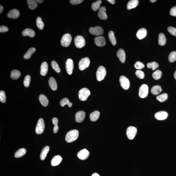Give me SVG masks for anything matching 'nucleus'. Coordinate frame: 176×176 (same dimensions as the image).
Listing matches in <instances>:
<instances>
[{
    "mask_svg": "<svg viewBox=\"0 0 176 176\" xmlns=\"http://www.w3.org/2000/svg\"><path fill=\"white\" fill-rule=\"evenodd\" d=\"M62 158L60 155L55 156L52 160L51 164L52 165L55 166L59 165L62 161Z\"/></svg>",
    "mask_w": 176,
    "mask_h": 176,
    "instance_id": "nucleus-19",
    "label": "nucleus"
},
{
    "mask_svg": "<svg viewBox=\"0 0 176 176\" xmlns=\"http://www.w3.org/2000/svg\"><path fill=\"white\" fill-rule=\"evenodd\" d=\"M9 31V29L7 27L5 26H2L0 27V32L1 33H4L7 32Z\"/></svg>",
    "mask_w": 176,
    "mask_h": 176,
    "instance_id": "nucleus-51",
    "label": "nucleus"
},
{
    "mask_svg": "<svg viewBox=\"0 0 176 176\" xmlns=\"http://www.w3.org/2000/svg\"><path fill=\"white\" fill-rule=\"evenodd\" d=\"M20 13L19 11L16 9L11 10L7 14L8 17L13 19H16L19 17Z\"/></svg>",
    "mask_w": 176,
    "mask_h": 176,
    "instance_id": "nucleus-17",
    "label": "nucleus"
},
{
    "mask_svg": "<svg viewBox=\"0 0 176 176\" xmlns=\"http://www.w3.org/2000/svg\"><path fill=\"white\" fill-rule=\"evenodd\" d=\"M119 82L121 87L124 89L128 90L130 87L129 80L124 76H121L119 78Z\"/></svg>",
    "mask_w": 176,
    "mask_h": 176,
    "instance_id": "nucleus-11",
    "label": "nucleus"
},
{
    "mask_svg": "<svg viewBox=\"0 0 176 176\" xmlns=\"http://www.w3.org/2000/svg\"><path fill=\"white\" fill-rule=\"evenodd\" d=\"M21 75L20 72L18 70L14 69L11 71V77L13 80H16L19 78Z\"/></svg>",
    "mask_w": 176,
    "mask_h": 176,
    "instance_id": "nucleus-31",
    "label": "nucleus"
},
{
    "mask_svg": "<svg viewBox=\"0 0 176 176\" xmlns=\"http://www.w3.org/2000/svg\"><path fill=\"white\" fill-rule=\"evenodd\" d=\"M137 129L133 126L129 127L126 131V134L129 139L133 140L137 133Z\"/></svg>",
    "mask_w": 176,
    "mask_h": 176,
    "instance_id": "nucleus-8",
    "label": "nucleus"
},
{
    "mask_svg": "<svg viewBox=\"0 0 176 176\" xmlns=\"http://www.w3.org/2000/svg\"><path fill=\"white\" fill-rule=\"evenodd\" d=\"M35 1L37 3H39V4L42 3L43 2V0H35Z\"/></svg>",
    "mask_w": 176,
    "mask_h": 176,
    "instance_id": "nucleus-53",
    "label": "nucleus"
},
{
    "mask_svg": "<svg viewBox=\"0 0 176 176\" xmlns=\"http://www.w3.org/2000/svg\"><path fill=\"white\" fill-rule=\"evenodd\" d=\"M49 147L48 146H46L44 147L42 149L40 155V159L41 160H44L46 158L47 154L48 153L49 151Z\"/></svg>",
    "mask_w": 176,
    "mask_h": 176,
    "instance_id": "nucleus-26",
    "label": "nucleus"
},
{
    "mask_svg": "<svg viewBox=\"0 0 176 176\" xmlns=\"http://www.w3.org/2000/svg\"><path fill=\"white\" fill-rule=\"evenodd\" d=\"M48 66L47 63L46 62L42 63L41 66L40 73L42 76H45L48 72Z\"/></svg>",
    "mask_w": 176,
    "mask_h": 176,
    "instance_id": "nucleus-21",
    "label": "nucleus"
},
{
    "mask_svg": "<svg viewBox=\"0 0 176 176\" xmlns=\"http://www.w3.org/2000/svg\"><path fill=\"white\" fill-rule=\"evenodd\" d=\"M135 74L137 77H138L140 79H143L144 78V72L142 70H137L135 72Z\"/></svg>",
    "mask_w": 176,
    "mask_h": 176,
    "instance_id": "nucleus-47",
    "label": "nucleus"
},
{
    "mask_svg": "<svg viewBox=\"0 0 176 176\" xmlns=\"http://www.w3.org/2000/svg\"><path fill=\"white\" fill-rule=\"evenodd\" d=\"M92 176H100L97 173H94L92 174Z\"/></svg>",
    "mask_w": 176,
    "mask_h": 176,
    "instance_id": "nucleus-56",
    "label": "nucleus"
},
{
    "mask_svg": "<svg viewBox=\"0 0 176 176\" xmlns=\"http://www.w3.org/2000/svg\"><path fill=\"white\" fill-rule=\"evenodd\" d=\"M90 64V59L87 57L81 59L78 64L80 70H85V69H87L89 66Z\"/></svg>",
    "mask_w": 176,
    "mask_h": 176,
    "instance_id": "nucleus-6",
    "label": "nucleus"
},
{
    "mask_svg": "<svg viewBox=\"0 0 176 176\" xmlns=\"http://www.w3.org/2000/svg\"><path fill=\"white\" fill-rule=\"evenodd\" d=\"M148 93V87L147 85L146 84L142 85L139 89V96L141 98H145L147 96Z\"/></svg>",
    "mask_w": 176,
    "mask_h": 176,
    "instance_id": "nucleus-10",
    "label": "nucleus"
},
{
    "mask_svg": "<svg viewBox=\"0 0 176 176\" xmlns=\"http://www.w3.org/2000/svg\"><path fill=\"white\" fill-rule=\"evenodd\" d=\"M89 32L93 35L99 36L104 33V31L102 28L99 26L95 27H90L89 29Z\"/></svg>",
    "mask_w": 176,
    "mask_h": 176,
    "instance_id": "nucleus-9",
    "label": "nucleus"
},
{
    "mask_svg": "<svg viewBox=\"0 0 176 176\" xmlns=\"http://www.w3.org/2000/svg\"><path fill=\"white\" fill-rule=\"evenodd\" d=\"M100 115V112L97 111H95L90 114L89 117L91 121L95 122L97 121L99 118Z\"/></svg>",
    "mask_w": 176,
    "mask_h": 176,
    "instance_id": "nucleus-28",
    "label": "nucleus"
},
{
    "mask_svg": "<svg viewBox=\"0 0 176 176\" xmlns=\"http://www.w3.org/2000/svg\"><path fill=\"white\" fill-rule=\"evenodd\" d=\"M168 31L170 34L176 36V28L172 27H169L168 28Z\"/></svg>",
    "mask_w": 176,
    "mask_h": 176,
    "instance_id": "nucleus-49",
    "label": "nucleus"
},
{
    "mask_svg": "<svg viewBox=\"0 0 176 176\" xmlns=\"http://www.w3.org/2000/svg\"><path fill=\"white\" fill-rule=\"evenodd\" d=\"M98 16L100 19H107V16L106 13V8L105 7L103 6L100 8L98 13Z\"/></svg>",
    "mask_w": 176,
    "mask_h": 176,
    "instance_id": "nucleus-18",
    "label": "nucleus"
},
{
    "mask_svg": "<svg viewBox=\"0 0 176 176\" xmlns=\"http://www.w3.org/2000/svg\"><path fill=\"white\" fill-rule=\"evenodd\" d=\"M162 91L161 86L159 85L154 86L151 89V92L154 95H157Z\"/></svg>",
    "mask_w": 176,
    "mask_h": 176,
    "instance_id": "nucleus-30",
    "label": "nucleus"
},
{
    "mask_svg": "<svg viewBox=\"0 0 176 176\" xmlns=\"http://www.w3.org/2000/svg\"><path fill=\"white\" fill-rule=\"evenodd\" d=\"M170 14L172 16L176 17V6L171 8L170 11Z\"/></svg>",
    "mask_w": 176,
    "mask_h": 176,
    "instance_id": "nucleus-50",
    "label": "nucleus"
},
{
    "mask_svg": "<svg viewBox=\"0 0 176 176\" xmlns=\"http://www.w3.org/2000/svg\"><path fill=\"white\" fill-rule=\"evenodd\" d=\"M60 105L62 107H64L65 105H67L69 107H71L72 106V103L69 101V99L67 98H64L62 99L60 101Z\"/></svg>",
    "mask_w": 176,
    "mask_h": 176,
    "instance_id": "nucleus-36",
    "label": "nucleus"
},
{
    "mask_svg": "<svg viewBox=\"0 0 176 176\" xmlns=\"http://www.w3.org/2000/svg\"><path fill=\"white\" fill-rule=\"evenodd\" d=\"M147 34L146 30L144 28L139 29L136 33V36L139 40L144 38L146 36Z\"/></svg>",
    "mask_w": 176,
    "mask_h": 176,
    "instance_id": "nucleus-22",
    "label": "nucleus"
},
{
    "mask_svg": "<svg viewBox=\"0 0 176 176\" xmlns=\"http://www.w3.org/2000/svg\"><path fill=\"white\" fill-rule=\"evenodd\" d=\"M161 76H162V72L159 70H156L152 74V77L155 80H158L160 79Z\"/></svg>",
    "mask_w": 176,
    "mask_h": 176,
    "instance_id": "nucleus-41",
    "label": "nucleus"
},
{
    "mask_svg": "<svg viewBox=\"0 0 176 176\" xmlns=\"http://www.w3.org/2000/svg\"><path fill=\"white\" fill-rule=\"evenodd\" d=\"M168 114L167 112L164 111H161L158 112L155 115V117L157 119L159 120H162L166 119L167 117Z\"/></svg>",
    "mask_w": 176,
    "mask_h": 176,
    "instance_id": "nucleus-16",
    "label": "nucleus"
},
{
    "mask_svg": "<svg viewBox=\"0 0 176 176\" xmlns=\"http://www.w3.org/2000/svg\"><path fill=\"white\" fill-rule=\"evenodd\" d=\"M79 133L77 130L69 131L66 136V141L68 143H72L77 140L79 136Z\"/></svg>",
    "mask_w": 176,
    "mask_h": 176,
    "instance_id": "nucleus-1",
    "label": "nucleus"
},
{
    "mask_svg": "<svg viewBox=\"0 0 176 176\" xmlns=\"http://www.w3.org/2000/svg\"><path fill=\"white\" fill-rule=\"evenodd\" d=\"M83 0H70V3L72 5H77L82 3Z\"/></svg>",
    "mask_w": 176,
    "mask_h": 176,
    "instance_id": "nucleus-52",
    "label": "nucleus"
},
{
    "mask_svg": "<svg viewBox=\"0 0 176 176\" xmlns=\"http://www.w3.org/2000/svg\"><path fill=\"white\" fill-rule=\"evenodd\" d=\"M22 34L24 36H28L30 37L33 38L35 36V32L32 29H26L22 32Z\"/></svg>",
    "mask_w": 176,
    "mask_h": 176,
    "instance_id": "nucleus-24",
    "label": "nucleus"
},
{
    "mask_svg": "<svg viewBox=\"0 0 176 176\" xmlns=\"http://www.w3.org/2000/svg\"><path fill=\"white\" fill-rule=\"evenodd\" d=\"M72 37L69 34L67 33L64 35L62 38L61 44L64 47H68L71 43Z\"/></svg>",
    "mask_w": 176,
    "mask_h": 176,
    "instance_id": "nucleus-5",
    "label": "nucleus"
},
{
    "mask_svg": "<svg viewBox=\"0 0 176 176\" xmlns=\"http://www.w3.org/2000/svg\"><path fill=\"white\" fill-rule=\"evenodd\" d=\"M134 67L136 69H143L144 67V65L140 61H137L134 64Z\"/></svg>",
    "mask_w": 176,
    "mask_h": 176,
    "instance_id": "nucleus-48",
    "label": "nucleus"
},
{
    "mask_svg": "<svg viewBox=\"0 0 176 176\" xmlns=\"http://www.w3.org/2000/svg\"><path fill=\"white\" fill-rule=\"evenodd\" d=\"M168 95L166 93H164L157 96L156 99L161 102H163L167 99Z\"/></svg>",
    "mask_w": 176,
    "mask_h": 176,
    "instance_id": "nucleus-40",
    "label": "nucleus"
},
{
    "mask_svg": "<svg viewBox=\"0 0 176 176\" xmlns=\"http://www.w3.org/2000/svg\"><path fill=\"white\" fill-rule=\"evenodd\" d=\"M102 3V1L98 0L93 3L91 5V8L93 11H96L99 10L100 7V4Z\"/></svg>",
    "mask_w": 176,
    "mask_h": 176,
    "instance_id": "nucleus-37",
    "label": "nucleus"
},
{
    "mask_svg": "<svg viewBox=\"0 0 176 176\" xmlns=\"http://www.w3.org/2000/svg\"><path fill=\"white\" fill-rule=\"evenodd\" d=\"M90 92L89 89L87 88H82L79 91L78 93V96L80 100L82 101L87 100L90 95Z\"/></svg>",
    "mask_w": 176,
    "mask_h": 176,
    "instance_id": "nucleus-3",
    "label": "nucleus"
},
{
    "mask_svg": "<svg viewBox=\"0 0 176 176\" xmlns=\"http://www.w3.org/2000/svg\"><path fill=\"white\" fill-rule=\"evenodd\" d=\"M29 8L31 10H34L38 7V4L35 1L33 0H28L27 1Z\"/></svg>",
    "mask_w": 176,
    "mask_h": 176,
    "instance_id": "nucleus-35",
    "label": "nucleus"
},
{
    "mask_svg": "<svg viewBox=\"0 0 176 176\" xmlns=\"http://www.w3.org/2000/svg\"><path fill=\"white\" fill-rule=\"evenodd\" d=\"M44 121L42 118L39 119L36 127V133L38 134H42L44 131Z\"/></svg>",
    "mask_w": 176,
    "mask_h": 176,
    "instance_id": "nucleus-7",
    "label": "nucleus"
},
{
    "mask_svg": "<svg viewBox=\"0 0 176 176\" xmlns=\"http://www.w3.org/2000/svg\"><path fill=\"white\" fill-rule=\"evenodd\" d=\"M3 7L2 5H0V13H1L3 12Z\"/></svg>",
    "mask_w": 176,
    "mask_h": 176,
    "instance_id": "nucleus-55",
    "label": "nucleus"
},
{
    "mask_svg": "<svg viewBox=\"0 0 176 176\" xmlns=\"http://www.w3.org/2000/svg\"><path fill=\"white\" fill-rule=\"evenodd\" d=\"M139 1L138 0H131L128 3L127 9L128 10H131L134 8L138 5Z\"/></svg>",
    "mask_w": 176,
    "mask_h": 176,
    "instance_id": "nucleus-27",
    "label": "nucleus"
},
{
    "mask_svg": "<svg viewBox=\"0 0 176 176\" xmlns=\"http://www.w3.org/2000/svg\"><path fill=\"white\" fill-rule=\"evenodd\" d=\"M159 66L158 64L156 62L149 63L147 65V67L148 68H152V70H154Z\"/></svg>",
    "mask_w": 176,
    "mask_h": 176,
    "instance_id": "nucleus-42",
    "label": "nucleus"
},
{
    "mask_svg": "<svg viewBox=\"0 0 176 176\" xmlns=\"http://www.w3.org/2000/svg\"><path fill=\"white\" fill-rule=\"evenodd\" d=\"M52 122L54 127L53 128L54 133H56L58 132L59 130V127L58 125V123L59 122L58 119L57 118L54 117L52 119Z\"/></svg>",
    "mask_w": 176,
    "mask_h": 176,
    "instance_id": "nucleus-38",
    "label": "nucleus"
},
{
    "mask_svg": "<svg viewBox=\"0 0 176 176\" xmlns=\"http://www.w3.org/2000/svg\"><path fill=\"white\" fill-rule=\"evenodd\" d=\"M51 65L53 69L57 72L59 73L60 71V69L59 68V65L56 62L53 61L52 62Z\"/></svg>",
    "mask_w": 176,
    "mask_h": 176,
    "instance_id": "nucleus-44",
    "label": "nucleus"
},
{
    "mask_svg": "<svg viewBox=\"0 0 176 176\" xmlns=\"http://www.w3.org/2000/svg\"><path fill=\"white\" fill-rule=\"evenodd\" d=\"M86 116V113L83 111H80L76 113L75 118L76 122L81 123L84 120Z\"/></svg>",
    "mask_w": 176,
    "mask_h": 176,
    "instance_id": "nucleus-15",
    "label": "nucleus"
},
{
    "mask_svg": "<svg viewBox=\"0 0 176 176\" xmlns=\"http://www.w3.org/2000/svg\"><path fill=\"white\" fill-rule=\"evenodd\" d=\"M108 36L110 41L111 42L112 44L113 45H116V39H115L114 32L112 31H110L108 33Z\"/></svg>",
    "mask_w": 176,
    "mask_h": 176,
    "instance_id": "nucleus-34",
    "label": "nucleus"
},
{
    "mask_svg": "<svg viewBox=\"0 0 176 176\" xmlns=\"http://www.w3.org/2000/svg\"><path fill=\"white\" fill-rule=\"evenodd\" d=\"M174 77L175 79L176 80V70L174 74Z\"/></svg>",
    "mask_w": 176,
    "mask_h": 176,
    "instance_id": "nucleus-57",
    "label": "nucleus"
},
{
    "mask_svg": "<svg viewBox=\"0 0 176 176\" xmlns=\"http://www.w3.org/2000/svg\"><path fill=\"white\" fill-rule=\"evenodd\" d=\"M6 97L5 92L3 90L0 91V101L1 102L4 103L6 102Z\"/></svg>",
    "mask_w": 176,
    "mask_h": 176,
    "instance_id": "nucleus-46",
    "label": "nucleus"
},
{
    "mask_svg": "<svg viewBox=\"0 0 176 176\" xmlns=\"http://www.w3.org/2000/svg\"><path fill=\"white\" fill-rule=\"evenodd\" d=\"M31 81V77L29 75H27L26 76L23 81V85L24 87H28L30 85V82Z\"/></svg>",
    "mask_w": 176,
    "mask_h": 176,
    "instance_id": "nucleus-43",
    "label": "nucleus"
},
{
    "mask_svg": "<svg viewBox=\"0 0 176 176\" xmlns=\"http://www.w3.org/2000/svg\"><path fill=\"white\" fill-rule=\"evenodd\" d=\"M36 25L39 30H43L44 27V23L42 22V19L40 17H38L36 19Z\"/></svg>",
    "mask_w": 176,
    "mask_h": 176,
    "instance_id": "nucleus-39",
    "label": "nucleus"
},
{
    "mask_svg": "<svg viewBox=\"0 0 176 176\" xmlns=\"http://www.w3.org/2000/svg\"><path fill=\"white\" fill-rule=\"evenodd\" d=\"M166 37L163 33L160 34L159 36L158 42L160 45L164 46L165 45L166 43Z\"/></svg>",
    "mask_w": 176,
    "mask_h": 176,
    "instance_id": "nucleus-33",
    "label": "nucleus"
},
{
    "mask_svg": "<svg viewBox=\"0 0 176 176\" xmlns=\"http://www.w3.org/2000/svg\"><path fill=\"white\" fill-rule=\"evenodd\" d=\"M74 68L73 61L72 59H68L66 62V68L67 73L69 75H71L72 73Z\"/></svg>",
    "mask_w": 176,
    "mask_h": 176,
    "instance_id": "nucleus-12",
    "label": "nucleus"
},
{
    "mask_svg": "<svg viewBox=\"0 0 176 176\" xmlns=\"http://www.w3.org/2000/svg\"><path fill=\"white\" fill-rule=\"evenodd\" d=\"M74 42L76 46L79 48H83L86 44L85 39L83 37L80 35L77 36L75 38Z\"/></svg>",
    "mask_w": 176,
    "mask_h": 176,
    "instance_id": "nucleus-4",
    "label": "nucleus"
},
{
    "mask_svg": "<svg viewBox=\"0 0 176 176\" xmlns=\"http://www.w3.org/2000/svg\"><path fill=\"white\" fill-rule=\"evenodd\" d=\"M156 1H156V0H151V1H150V2L151 3H154Z\"/></svg>",
    "mask_w": 176,
    "mask_h": 176,
    "instance_id": "nucleus-58",
    "label": "nucleus"
},
{
    "mask_svg": "<svg viewBox=\"0 0 176 176\" xmlns=\"http://www.w3.org/2000/svg\"><path fill=\"white\" fill-rule=\"evenodd\" d=\"M49 86L52 90L53 91L56 90L58 86L56 80L53 77H50L49 81Z\"/></svg>",
    "mask_w": 176,
    "mask_h": 176,
    "instance_id": "nucleus-25",
    "label": "nucleus"
},
{
    "mask_svg": "<svg viewBox=\"0 0 176 176\" xmlns=\"http://www.w3.org/2000/svg\"><path fill=\"white\" fill-rule=\"evenodd\" d=\"M35 48L34 47L30 48L24 55L23 58L26 59H30L31 58L32 55L35 52Z\"/></svg>",
    "mask_w": 176,
    "mask_h": 176,
    "instance_id": "nucleus-32",
    "label": "nucleus"
},
{
    "mask_svg": "<svg viewBox=\"0 0 176 176\" xmlns=\"http://www.w3.org/2000/svg\"><path fill=\"white\" fill-rule=\"evenodd\" d=\"M90 153L86 149H83L78 152L77 154L78 157L82 160H87L89 157Z\"/></svg>",
    "mask_w": 176,
    "mask_h": 176,
    "instance_id": "nucleus-13",
    "label": "nucleus"
},
{
    "mask_svg": "<svg viewBox=\"0 0 176 176\" xmlns=\"http://www.w3.org/2000/svg\"><path fill=\"white\" fill-rule=\"evenodd\" d=\"M106 74V69L103 66H100L97 69L96 76L97 79L98 81H102L105 78Z\"/></svg>",
    "mask_w": 176,
    "mask_h": 176,
    "instance_id": "nucleus-2",
    "label": "nucleus"
},
{
    "mask_svg": "<svg viewBox=\"0 0 176 176\" xmlns=\"http://www.w3.org/2000/svg\"><path fill=\"white\" fill-rule=\"evenodd\" d=\"M117 56L119 60L122 63L125 62V51L123 49H120L117 53Z\"/></svg>",
    "mask_w": 176,
    "mask_h": 176,
    "instance_id": "nucleus-20",
    "label": "nucleus"
},
{
    "mask_svg": "<svg viewBox=\"0 0 176 176\" xmlns=\"http://www.w3.org/2000/svg\"><path fill=\"white\" fill-rule=\"evenodd\" d=\"M94 41L95 44L97 46H104L106 44V40L105 37L103 36H99L95 38Z\"/></svg>",
    "mask_w": 176,
    "mask_h": 176,
    "instance_id": "nucleus-14",
    "label": "nucleus"
},
{
    "mask_svg": "<svg viewBox=\"0 0 176 176\" xmlns=\"http://www.w3.org/2000/svg\"><path fill=\"white\" fill-rule=\"evenodd\" d=\"M39 100L41 105L44 107H46L48 105V99L45 95H40L39 97Z\"/></svg>",
    "mask_w": 176,
    "mask_h": 176,
    "instance_id": "nucleus-23",
    "label": "nucleus"
},
{
    "mask_svg": "<svg viewBox=\"0 0 176 176\" xmlns=\"http://www.w3.org/2000/svg\"><path fill=\"white\" fill-rule=\"evenodd\" d=\"M26 150L24 148H21L15 152L14 156L16 158H19L25 155L26 153Z\"/></svg>",
    "mask_w": 176,
    "mask_h": 176,
    "instance_id": "nucleus-29",
    "label": "nucleus"
},
{
    "mask_svg": "<svg viewBox=\"0 0 176 176\" xmlns=\"http://www.w3.org/2000/svg\"><path fill=\"white\" fill-rule=\"evenodd\" d=\"M107 1L112 4H115V0H107Z\"/></svg>",
    "mask_w": 176,
    "mask_h": 176,
    "instance_id": "nucleus-54",
    "label": "nucleus"
},
{
    "mask_svg": "<svg viewBox=\"0 0 176 176\" xmlns=\"http://www.w3.org/2000/svg\"><path fill=\"white\" fill-rule=\"evenodd\" d=\"M168 59L170 62H173L176 60V52L173 51L169 55Z\"/></svg>",
    "mask_w": 176,
    "mask_h": 176,
    "instance_id": "nucleus-45",
    "label": "nucleus"
}]
</instances>
